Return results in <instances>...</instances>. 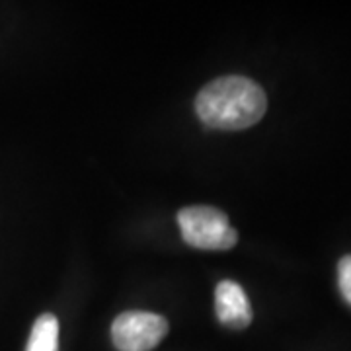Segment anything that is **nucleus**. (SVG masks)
<instances>
[{"mask_svg": "<svg viewBox=\"0 0 351 351\" xmlns=\"http://www.w3.org/2000/svg\"><path fill=\"white\" fill-rule=\"evenodd\" d=\"M267 110L260 84L246 76H223L209 82L195 98V112L211 129L240 131L256 125Z\"/></svg>", "mask_w": 351, "mask_h": 351, "instance_id": "obj_1", "label": "nucleus"}, {"mask_svg": "<svg viewBox=\"0 0 351 351\" xmlns=\"http://www.w3.org/2000/svg\"><path fill=\"white\" fill-rule=\"evenodd\" d=\"M178 223L186 244L199 250H228L239 240L228 217L215 207H186L178 213Z\"/></svg>", "mask_w": 351, "mask_h": 351, "instance_id": "obj_2", "label": "nucleus"}, {"mask_svg": "<svg viewBox=\"0 0 351 351\" xmlns=\"http://www.w3.org/2000/svg\"><path fill=\"white\" fill-rule=\"evenodd\" d=\"M168 334V322L160 314L129 311L112 324L113 346L119 351H149Z\"/></svg>", "mask_w": 351, "mask_h": 351, "instance_id": "obj_3", "label": "nucleus"}, {"mask_svg": "<svg viewBox=\"0 0 351 351\" xmlns=\"http://www.w3.org/2000/svg\"><path fill=\"white\" fill-rule=\"evenodd\" d=\"M215 311L219 320L228 328L242 330L252 322L250 301L234 281H221L215 291Z\"/></svg>", "mask_w": 351, "mask_h": 351, "instance_id": "obj_4", "label": "nucleus"}, {"mask_svg": "<svg viewBox=\"0 0 351 351\" xmlns=\"http://www.w3.org/2000/svg\"><path fill=\"white\" fill-rule=\"evenodd\" d=\"M25 351H59V320L55 314H41L34 322Z\"/></svg>", "mask_w": 351, "mask_h": 351, "instance_id": "obj_5", "label": "nucleus"}, {"mask_svg": "<svg viewBox=\"0 0 351 351\" xmlns=\"http://www.w3.org/2000/svg\"><path fill=\"white\" fill-rule=\"evenodd\" d=\"M338 285L343 299L351 304V256H343L338 265Z\"/></svg>", "mask_w": 351, "mask_h": 351, "instance_id": "obj_6", "label": "nucleus"}]
</instances>
